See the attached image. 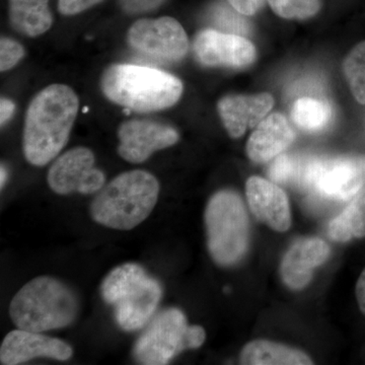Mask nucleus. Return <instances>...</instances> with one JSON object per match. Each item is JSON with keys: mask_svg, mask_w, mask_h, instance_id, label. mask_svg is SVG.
<instances>
[{"mask_svg": "<svg viewBox=\"0 0 365 365\" xmlns=\"http://www.w3.org/2000/svg\"><path fill=\"white\" fill-rule=\"evenodd\" d=\"M16 105L13 101L9 98H2L0 101V124L4 126L13 117Z\"/></svg>", "mask_w": 365, "mask_h": 365, "instance_id": "30", "label": "nucleus"}, {"mask_svg": "<svg viewBox=\"0 0 365 365\" xmlns=\"http://www.w3.org/2000/svg\"><path fill=\"white\" fill-rule=\"evenodd\" d=\"M9 23L16 32L38 37L51 28L49 0H9Z\"/></svg>", "mask_w": 365, "mask_h": 365, "instance_id": "18", "label": "nucleus"}, {"mask_svg": "<svg viewBox=\"0 0 365 365\" xmlns=\"http://www.w3.org/2000/svg\"><path fill=\"white\" fill-rule=\"evenodd\" d=\"M241 364L246 365H311L306 353L284 345L257 340L242 349Z\"/></svg>", "mask_w": 365, "mask_h": 365, "instance_id": "19", "label": "nucleus"}, {"mask_svg": "<svg viewBox=\"0 0 365 365\" xmlns=\"http://www.w3.org/2000/svg\"><path fill=\"white\" fill-rule=\"evenodd\" d=\"M7 181V170L4 165H1V169H0V185H1V189L4 188V185Z\"/></svg>", "mask_w": 365, "mask_h": 365, "instance_id": "32", "label": "nucleus"}, {"mask_svg": "<svg viewBox=\"0 0 365 365\" xmlns=\"http://www.w3.org/2000/svg\"><path fill=\"white\" fill-rule=\"evenodd\" d=\"M120 144L118 153L131 163L145 162L153 153L165 150L179 141V133L173 127L150 121L129 120L118 129Z\"/></svg>", "mask_w": 365, "mask_h": 365, "instance_id": "12", "label": "nucleus"}, {"mask_svg": "<svg viewBox=\"0 0 365 365\" xmlns=\"http://www.w3.org/2000/svg\"><path fill=\"white\" fill-rule=\"evenodd\" d=\"M295 133L280 113L266 116L257 125L247 143V155L255 163H265L281 155L294 143Z\"/></svg>", "mask_w": 365, "mask_h": 365, "instance_id": "17", "label": "nucleus"}, {"mask_svg": "<svg viewBox=\"0 0 365 365\" xmlns=\"http://www.w3.org/2000/svg\"><path fill=\"white\" fill-rule=\"evenodd\" d=\"M78 97L68 86L55 83L35 96L26 110L23 148L26 160L44 167L63 150L78 117Z\"/></svg>", "mask_w": 365, "mask_h": 365, "instance_id": "1", "label": "nucleus"}, {"mask_svg": "<svg viewBox=\"0 0 365 365\" xmlns=\"http://www.w3.org/2000/svg\"><path fill=\"white\" fill-rule=\"evenodd\" d=\"M132 49L163 62L181 61L189 51V39L181 24L170 16L135 21L127 33Z\"/></svg>", "mask_w": 365, "mask_h": 365, "instance_id": "9", "label": "nucleus"}, {"mask_svg": "<svg viewBox=\"0 0 365 365\" xmlns=\"http://www.w3.org/2000/svg\"><path fill=\"white\" fill-rule=\"evenodd\" d=\"M299 182L321 198L350 201L365 189V155L307 160Z\"/></svg>", "mask_w": 365, "mask_h": 365, "instance_id": "8", "label": "nucleus"}, {"mask_svg": "<svg viewBox=\"0 0 365 365\" xmlns=\"http://www.w3.org/2000/svg\"><path fill=\"white\" fill-rule=\"evenodd\" d=\"M101 292L103 299L114 307L118 325L127 332L146 325L163 295L160 282L136 263L113 269L103 281Z\"/></svg>", "mask_w": 365, "mask_h": 365, "instance_id": "5", "label": "nucleus"}, {"mask_svg": "<svg viewBox=\"0 0 365 365\" xmlns=\"http://www.w3.org/2000/svg\"><path fill=\"white\" fill-rule=\"evenodd\" d=\"M103 0H58V11L63 16H74L88 11Z\"/></svg>", "mask_w": 365, "mask_h": 365, "instance_id": "28", "label": "nucleus"}, {"mask_svg": "<svg viewBox=\"0 0 365 365\" xmlns=\"http://www.w3.org/2000/svg\"><path fill=\"white\" fill-rule=\"evenodd\" d=\"M93 151L86 148H74L57 158L47 175V182L59 195L97 193L105 186L106 176L95 168Z\"/></svg>", "mask_w": 365, "mask_h": 365, "instance_id": "10", "label": "nucleus"}, {"mask_svg": "<svg viewBox=\"0 0 365 365\" xmlns=\"http://www.w3.org/2000/svg\"><path fill=\"white\" fill-rule=\"evenodd\" d=\"M230 6L244 16H254L265 4L266 0H228Z\"/></svg>", "mask_w": 365, "mask_h": 365, "instance_id": "29", "label": "nucleus"}, {"mask_svg": "<svg viewBox=\"0 0 365 365\" xmlns=\"http://www.w3.org/2000/svg\"><path fill=\"white\" fill-rule=\"evenodd\" d=\"M246 195L254 215L277 232H287L292 223L289 202L285 192L276 182L260 177L247 181Z\"/></svg>", "mask_w": 365, "mask_h": 365, "instance_id": "14", "label": "nucleus"}, {"mask_svg": "<svg viewBox=\"0 0 365 365\" xmlns=\"http://www.w3.org/2000/svg\"><path fill=\"white\" fill-rule=\"evenodd\" d=\"M209 253L222 266L237 263L249 244V220L242 199L232 191L211 197L205 211Z\"/></svg>", "mask_w": 365, "mask_h": 365, "instance_id": "6", "label": "nucleus"}, {"mask_svg": "<svg viewBox=\"0 0 365 365\" xmlns=\"http://www.w3.org/2000/svg\"><path fill=\"white\" fill-rule=\"evenodd\" d=\"M205 338L202 327L188 326L180 309H165L153 319L136 341L133 354L141 364H167L182 350L200 347Z\"/></svg>", "mask_w": 365, "mask_h": 365, "instance_id": "7", "label": "nucleus"}, {"mask_svg": "<svg viewBox=\"0 0 365 365\" xmlns=\"http://www.w3.org/2000/svg\"><path fill=\"white\" fill-rule=\"evenodd\" d=\"M302 163L299 158L288 153H281L269 169V177L276 184L288 185L299 182Z\"/></svg>", "mask_w": 365, "mask_h": 365, "instance_id": "25", "label": "nucleus"}, {"mask_svg": "<svg viewBox=\"0 0 365 365\" xmlns=\"http://www.w3.org/2000/svg\"><path fill=\"white\" fill-rule=\"evenodd\" d=\"M273 106L274 98L270 93L230 95L218 102L217 111L230 136L239 138L247 129L260 123Z\"/></svg>", "mask_w": 365, "mask_h": 365, "instance_id": "15", "label": "nucleus"}, {"mask_svg": "<svg viewBox=\"0 0 365 365\" xmlns=\"http://www.w3.org/2000/svg\"><path fill=\"white\" fill-rule=\"evenodd\" d=\"M101 90L110 102L138 113L169 109L182 95V81L168 72L135 64H113L101 76Z\"/></svg>", "mask_w": 365, "mask_h": 365, "instance_id": "2", "label": "nucleus"}, {"mask_svg": "<svg viewBox=\"0 0 365 365\" xmlns=\"http://www.w3.org/2000/svg\"><path fill=\"white\" fill-rule=\"evenodd\" d=\"M167 0H120L125 13L138 14L148 13L165 4Z\"/></svg>", "mask_w": 365, "mask_h": 365, "instance_id": "27", "label": "nucleus"}, {"mask_svg": "<svg viewBox=\"0 0 365 365\" xmlns=\"http://www.w3.org/2000/svg\"><path fill=\"white\" fill-rule=\"evenodd\" d=\"M78 307L71 288L55 278L41 276L14 295L9 316L19 329L42 333L71 325L78 317Z\"/></svg>", "mask_w": 365, "mask_h": 365, "instance_id": "4", "label": "nucleus"}, {"mask_svg": "<svg viewBox=\"0 0 365 365\" xmlns=\"http://www.w3.org/2000/svg\"><path fill=\"white\" fill-rule=\"evenodd\" d=\"M72 353L73 350L64 341L19 329L7 334L2 341L0 362L2 365H16L37 357L63 361L71 359Z\"/></svg>", "mask_w": 365, "mask_h": 365, "instance_id": "13", "label": "nucleus"}, {"mask_svg": "<svg viewBox=\"0 0 365 365\" xmlns=\"http://www.w3.org/2000/svg\"><path fill=\"white\" fill-rule=\"evenodd\" d=\"M345 78L353 97L365 105V41L355 46L343 63Z\"/></svg>", "mask_w": 365, "mask_h": 365, "instance_id": "22", "label": "nucleus"}, {"mask_svg": "<svg viewBox=\"0 0 365 365\" xmlns=\"http://www.w3.org/2000/svg\"><path fill=\"white\" fill-rule=\"evenodd\" d=\"M26 50L18 41L2 37L0 40V71L14 68L25 57Z\"/></svg>", "mask_w": 365, "mask_h": 365, "instance_id": "26", "label": "nucleus"}, {"mask_svg": "<svg viewBox=\"0 0 365 365\" xmlns=\"http://www.w3.org/2000/svg\"><path fill=\"white\" fill-rule=\"evenodd\" d=\"M158 195L160 182L150 173H122L98 191L91 202V217L113 230H133L153 212Z\"/></svg>", "mask_w": 365, "mask_h": 365, "instance_id": "3", "label": "nucleus"}, {"mask_svg": "<svg viewBox=\"0 0 365 365\" xmlns=\"http://www.w3.org/2000/svg\"><path fill=\"white\" fill-rule=\"evenodd\" d=\"M245 16L230 4H217L210 11V21L216 30L244 37L251 32V25Z\"/></svg>", "mask_w": 365, "mask_h": 365, "instance_id": "23", "label": "nucleus"}, {"mask_svg": "<svg viewBox=\"0 0 365 365\" xmlns=\"http://www.w3.org/2000/svg\"><path fill=\"white\" fill-rule=\"evenodd\" d=\"M355 292H356V299L359 302L360 311L365 314V269L362 271L361 275L357 281Z\"/></svg>", "mask_w": 365, "mask_h": 365, "instance_id": "31", "label": "nucleus"}, {"mask_svg": "<svg viewBox=\"0 0 365 365\" xmlns=\"http://www.w3.org/2000/svg\"><path fill=\"white\" fill-rule=\"evenodd\" d=\"M332 117V107L325 98L304 96L297 98L292 106V121L299 129L309 133L323 131Z\"/></svg>", "mask_w": 365, "mask_h": 365, "instance_id": "20", "label": "nucleus"}, {"mask_svg": "<svg viewBox=\"0 0 365 365\" xmlns=\"http://www.w3.org/2000/svg\"><path fill=\"white\" fill-rule=\"evenodd\" d=\"M331 250L318 237L299 240L288 250L281 264V277L292 289H302L313 277L314 269L325 263Z\"/></svg>", "mask_w": 365, "mask_h": 365, "instance_id": "16", "label": "nucleus"}, {"mask_svg": "<svg viewBox=\"0 0 365 365\" xmlns=\"http://www.w3.org/2000/svg\"><path fill=\"white\" fill-rule=\"evenodd\" d=\"M274 13L287 20H307L321 9V0H267Z\"/></svg>", "mask_w": 365, "mask_h": 365, "instance_id": "24", "label": "nucleus"}, {"mask_svg": "<svg viewBox=\"0 0 365 365\" xmlns=\"http://www.w3.org/2000/svg\"><path fill=\"white\" fill-rule=\"evenodd\" d=\"M193 51L202 66L244 68L256 59V48L244 36L207 29L197 34Z\"/></svg>", "mask_w": 365, "mask_h": 365, "instance_id": "11", "label": "nucleus"}, {"mask_svg": "<svg viewBox=\"0 0 365 365\" xmlns=\"http://www.w3.org/2000/svg\"><path fill=\"white\" fill-rule=\"evenodd\" d=\"M329 235L338 242L365 237V189L329 225Z\"/></svg>", "mask_w": 365, "mask_h": 365, "instance_id": "21", "label": "nucleus"}]
</instances>
